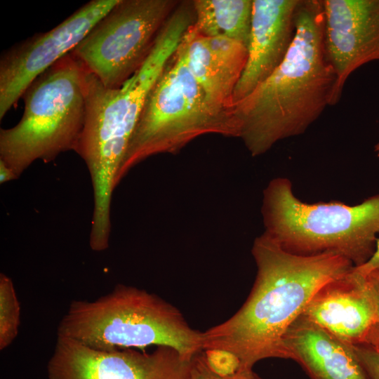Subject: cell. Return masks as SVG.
<instances>
[{
  "label": "cell",
  "instance_id": "1",
  "mask_svg": "<svg viewBox=\"0 0 379 379\" xmlns=\"http://www.w3.org/2000/svg\"><path fill=\"white\" fill-rule=\"evenodd\" d=\"M252 254L257 275L248 298L232 317L204 332V350L235 354L239 371L265 359H288L283 343L288 328L322 286L354 267L338 255L291 253L265 232Z\"/></svg>",
  "mask_w": 379,
  "mask_h": 379
},
{
  "label": "cell",
  "instance_id": "2",
  "mask_svg": "<svg viewBox=\"0 0 379 379\" xmlns=\"http://www.w3.org/2000/svg\"><path fill=\"white\" fill-rule=\"evenodd\" d=\"M336 76L324 45L322 0H300L293 44L283 62L234 105L241 138L252 156L304 133L338 101Z\"/></svg>",
  "mask_w": 379,
  "mask_h": 379
},
{
  "label": "cell",
  "instance_id": "3",
  "mask_svg": "<svg viewBox=\"0 0 379 379\" xmlns=\"http://www.w3.org/2000/svg\"><path fill=\"white\" fill-rule=\"evenodd\" d=\"M193 22L190 6H178L142 66L119 88L105 86L82 65L86 115L75 152L84 161L91 180V231L95 236L111 232L112 197L131 138L149 91Z\"/></svg>",
  "mask_w": 379,
  "mask_h": 379
},
{
  "label": "cell",
  "instance_id": "4",
  "mask_svg": "<svg viewBox=\"0 0 379 379\" xmlns=\"http://www.w3.org/2000/svg\"><path fill=\"white\" fill-rule=\"evenodd\" d=\"M58 335L110 351L167 346L192 359L204 350V334L192 328L181 312L154 294L122 284L95 300H74Z\"/></svg>",
  "mask_w": 379,
  "mask_h": 379
},
{
  "label": "cell",
  "instance_id": "5",
  "mask_svg": "<svg viewBox=\"0 0 379 379\" xmlns=\"http://www.w3.org/2000/svg\"><path fill=\"white\" fill-rule=\"evenodd\" d=\"M262 215L265 233L285 251L304 256L338 255L358 267L375 250L379 194L356 205L310 204L295 195L289 179L277 178L264 191Z\"/></svg>",
  "mask_w": 379,
  "mask_h": 379
},
{
  "label": "cell",
  "instance_id": "6",
  "mask_svg": "<svg viewBox=\"0 0 379 379\" xmlns=\"http://www.w3.org/2000/svg\"><path fill=\"white\" fill-rule=\"evenodd\" d=\"M22 98L21 119L0 131V161L18 178L36 160L50 162L76 151L86 115L81 63L70 52L34 79Z\"/></svg>",
  "mask_w": 379,
  "mask_h": 379
},
{
  "label": "cell",
  "instance_id": "7",
  "mask_svg": "<svg viewBox=\"0 0 379 379\" xmlns=\"http://www.w3.org/2000/svg\"><path fill=\"white\" fill-rule=\"evenodd\" d=\"M211 133L239 137L233 110L217 109L207 100L179 44L146 98L117 178V185L145 159L177 152L197 137Z\"/></svg>",
  "mask_w": 379,
  "mask_h": 379
},
{
  "label": "cell",
  "instance_id": "8",
  "mask_svg": "<svg viewBox=\"0 0 379 379\" xmlns=\"http://www.w3.org/2000/svg\"><path fill=\"white\" fill-rule=\"evenodd\" d=\"M178 4L119 0L71 53L105 86L119 88L142 66Z\"/></svg>",
  "mask_w": 379,
  "mask_h": 379
},
{
  "label": "cell",
  "instance_id": "9",
  "mask_svg": "<svg viewBox=\"0 0 379 379\" xmlns=\"http://www.w3.org/2000/svg\"><path fill=\"white\" fill-rule=\"evenodd\" d=\"M119 0H91L52 29L5 51L0 58V119L39 75L69 53Z\"/></svg>",
  "mask_w": 379,
  "mask_h": 379
},
{
  "label": "cell",
  "instance_id": "10",
  "mask_svg": "<svg viewBox=\"0 0 379 379\" xmlns=\"http://www.w3.org/2000/svg\"><path fill=\"white\" fill-rule=\"evenodd\" d=\"M192 359L167 346L149 353L105 351L58 335L47 373L48 379H191Z\"/></svg>",
  "mask_w": 379,
  "mask_h": 379
},
{
  "label": "cell",
  "instance_id": "11",
  "mask_svg": "<svg viewBox=\"0 0 379 379\" xmlns=\"http://www.w3.org/2000/svg\"><path fill=\"white\" fill-rule=\"evenodd\" d=\"M322 5L324 50L339 101L350 75L379 60V0H322Z\"/></svg>",
  "mask_w": 379,
  "mask_h": 379
},
{
  "label": "cell",
  "instance_id": "12",
  "mask_svg": "<svg viewBox=\"0 0 379 379\" xmlns=\"http://www.w3.org/2000/svg\"><path fill=\"white\" fill-rule=\"evenodd\" d=\"M300 315L347 345L364 344L378 323L375 286L354 267L322 286Z\"/></svg>",
  "mask_w": 379,
  "mask_h": 379
},
{
  "label": "cell",
  "instance_id": "13",
  "mask_svg": "<svg viewBox=\"0 0 379 379\" xmlns=\"http://www.w3.org/2000/svg\"><path fill=\"white\" fill-rule=\"evenodd\" d=\"M300 1L253 0L248 59L234 92V105L267 79L284 60L295 38Z\"/></svg>",
  "mask_w": 379,
  "mask_h": 379
},
{
  "label": "cell",
  "instance_id": "14",
  "mask_svg": "<svg viewBox=\"0 0 379 379\" xmlns=\"http://www.w3.org/2000/svg\"><path fill=\"white\" fill-rule=\"evenodd\" d=\"M284 347L311 379H370L347 345L300 315L287 330Z\"/></svg>",
  "mask_w": 379,
  "mask_h": 379
},
{
  "label": "cell",
  "instance_id": "15",
  "mask_svg": "<svg viewBox=\"0 0 379 379\" xmlns=\"http://www.w3.org/2000/svg\"><path fill=\"white\" fill-rule=\"evenodd\" d=\"M180 45L184 51L187 66L207 100L217 109L233 110L234 88L229 84L213 56L206 36L197 32L192 25Z\"/></svg>",
  "mask_w": 379,
  "mask_h": 379
},
{
  "label": "cell",
  "instance_id": "16",
  "mask_svg": "<svg viewBox=\"0 0 379 379\" xmlns=\"http://www.w3.org/2000/svg\"><path fill=\"white\" fill-rule=\"evenodd\" d=\"M192 27L206 37L225 36L248 47L253 0H194Z\"/></svg>",
  "mask_w": 379,
  "mask_h": 379
},
{
  "label": "cell",
  "instance_id": "17",
  "mask_svg": "<svg viewBox=\"0 0 379 379\" xmlns=\"http://www.w3.org/2000/svg\"><path fill=\"white\" fill-rule=\"evenodd\" d=\"M206 38L213 56L227 82L235 90L247 62V46L225 36Z\"/></svg>",
  "mask_w": 379,
  "mask_h": 379
},
{
  "label": "cell",
  "instance_id": "18",
  "mask_svg": "<svg viewBox=\"0 0 379 379\" xmlns=\"http://www.w3.org/2000/svg\"><path fill=\"white\" fill-rule=\"evenodd\" d=\"M20 323V307L11 279L0 274V350L16 338Z\"/></svg>",
  "mask_w": 379,
  "mask_h": 379
},
{
  "label": "cell",
  "instance_id": "19",
  "mask_svg": "<svg viewBox=\"0 0 379 379\" xmlns=\"http://www.w3.org/2000/svg\"><path fill=\"white\" fill-rule=\"evenodd\" d=\"M206 364L215 373L228 376L239 371L241 362L234 354L220 349H209L203 351Z\"/></svg>",
  "mask_w": 379,
  "mask_h": 379
},
{
  "label": "cell",
  "instance_id": "20",
  "mask_svg": "<svg viewBox=\"0 0 379 379\" xmlns=\"http://www.w3.org/2000/svg\"><path fill=\"white\" fill-rule=\"evenodd\" d=\"M191 379H262L253 370L238 371L228 375L221 376L213 372L208 366L203 351L192 359Z\"/></svg>",
  "mask_w": 379,
  "mask_h": 379
},
{
  "label": "cell",
  "instance_id": "21",
  "mask_svg": "<svg viewBox=\"0 0 379 379\" xmlns=\"http://www.w3.org/2000/svg\"><path fill=\"white\" fill-rule=\"evenodd\" d=\"M370 379H379V352L368 345H352Z\"/></svg>",
  "mask_w": 379,
  "mask_h": 379
},
{
  "label": "cell",
  "instance_id": "22",
  "mask_svg": "<svg viewBox=\"0 0 379 379\" xmlns=\"http://www.w3.org/2000/svg\"><path fill=\"white\" fill-rule=\"evenodd\" d=\"M355 270L363 275H369L379 279V238L376 242L374 253L364 264L354 267Z\"/></svg>",
  "mask_w": 379,
  "mask_h": 379
},
{
  "label": "cell",
  "instance_id": "23",
  "mask_svg": "<svg viewBox=\"0 0 379 379\" xmlns=\"http://www.w3.org/2000/svg\"><path fill=\"white\" fill-rule=\"evenodd\" d=\"M364 345H368L379 352V323H377L368 334Z\"/></svg>",
  "mask_w": 379,
  "mask_h": 379
},
{
  "label": "cell",
  "instance_id": "24",
  "mask_svg": "<svg viewBox=\"0 0 379 379\" xmlns=\"http://www.w3.org/2000/svg\"><path fill=\"white\" fill-rule=\"evenodd\" d=\"M17 178L13 172L3 161H0V183L4 184Z\"/></svg>",
  "mask_w": 379,
  "mask_h": 379
},
{
  "label": "cell",
  "instance_id": "25",
  "mask_svg": "<svg viewBox=\"0 0 379 379\" xmlns=\"http://www.w3.org/2000/svg\"><path fill=\"white\" fill-rule=\"evenodd\" d=\"M374 151L377 157L379 158V141L375 144L374 147Z\"/></svg>",
  "mask_w": 379,
  "mask_h": 379
}]
</instances>
